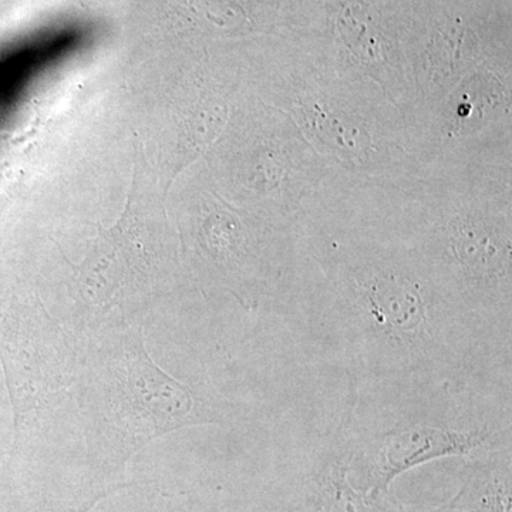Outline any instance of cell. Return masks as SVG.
I'll return each mask as SVG.
<instances>
[{
    "label": "cell",
    "mask_w": 512,
    "mask_h": 512,
    "mask_svg": "<svg viewBox=\"0 0 512 512\" xmlns=\"http://www.w3.org/2000/svg\"><path fill=\"white\" fill-rule=\"evenodd\" d=\"M348 251V249H346ZM332 320L353 377L457 387L484 335L416 255L353 249L329 264Z\"/></svg>",
    "instance_id": "6da1fadb"
},
{
    "label": "cell",
    "mask_w": 512,
    "mask_h": 512,
    "mask_svg": "<svg viewBox=\"0 0 512 512\" xmlns=\"http://www.w3.org/2000/svg\"><path fill=\"white\" fill-rule=\"evenodd\" d=\"M96 365L90 457L103 480L113 483L134 453L163 434L224 421V402L165 375L150 359L141 329L100 353Z\"/></svg>",
    "instance_id": "7a4b0ae2"
},
{
    "label": "cell",
    "mask_w": 512,
    "mask_h": 512,
    "mask_svg": "<svg viewBox=\"0 0 512 512\" xmlns=\"http://www.w3.org/2000/svg\"><path fill=\"white\" fill-rule=\"evenodd\" d=\"M349 397L350 478L369 493H392L396 478L440 458L474 460L511 448L510 409L497 414L476 404L450 402L431 410H399L393 421L359 430Z\"/></svg>",
    "instance_id": "3957f363"
},
{
    "label": "cell",
    "mask_w": 512,
    "mask_h": 512,
    "mask_svg": "<svg viewBox=\"0 0 512 512\" xmlns=\"http://www.w3.org/2000/svg\"><path fill=\"white\" fill-rule=\"evenodd\" d=\"M348 407L338 424L313 447L288 478L284 501L276 512H399L403 505L393 493L360 490L350 474Z\"/></svg>",
    "instance_id": "277c9868"
},
{
    "label": "cell",
    "mask_w": 512,
    "mask_h": 512,
    "mask_svg": "<svg viewBox=\"0 0 512 512\" xmlns=\"http://www.w3.org/2000/svg\"><path fill=\"white\" fill-rule=\"evenodd\" d=\"M97 40L92 20L66 18L46 23L0 55V121L92 52Z\"/></svg>",
    "instance_id": "5b68a950"
},
{
    "label": "cell",
    "mask_w": 512,
    "mask_h": 512,
    "mask_svg": "<svg viewBox=\"0 0 512 512\" xmlns=\"http://www.w3.org/2000/svg\"><path fill=\"white\" fill-rule=\"evenodd\" d=\"M511 448L467 460L451 503L470 512H512Z\"/></svg>",
    "instance_id": "8992f818"
},
{
    "label": "cell",
    "mask_w": 512,
    "mask_h": 512,
    "mask_svg": "<svg viewBox=\"0 0 512 512\" xmlns=\"http://www.w3.org/2000/svg\"><path fill=\"white\" fill-rule=\"evenodd\" d=\"M124 487L127 485L113 484L97 478L86 487L80 488L77 493L46 497V503L37 512H89L104 497Z\"/></svg>",
    "instance_id": "52a82bcc"
},
{
    "label": "cell",
    "mask_w": 512,
    "mask_h": 512,
    "mask_svg": "<svg viewBox=\"0 0 512 512\" xmlns=\"http://www.w3.org/2000/svg\"><path fill=\"white\" fill-rule=\"evenodd\" d=\"M399 512H470L467 510H464V508L457 507L456 504L451 503V501H448V503L444 505H440V507L437 508H431V510L426 511H410L407 510V508L402 507V510Z\"/></svg>",
    "instance_id": "ba28073f"
},
{
    "label": "cell",
    "mask_w": 512,
    "mask_h": 512,
    "mask_svg": "<svg viewBox=\"0 0 512 512\" xmlns=\"http://www.w3.org/2000/svg\"><path fill=\"white\" fill-rule=\"evenodd\" d=\"M170 512H192V505L187 500H175V503L173 501L171 504Z\"/></svg>",
    "instance_id": "9c48e42d"
}]
</instances>
